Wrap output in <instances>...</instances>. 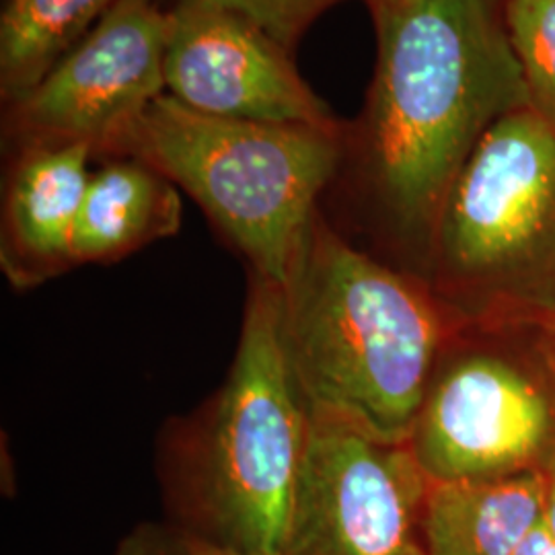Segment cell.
Here are the masks:
<instances>
[{"instance_id": "11", "label": "cell", "mask_w": 555, "mask_h": 555, "mask_svg": "<svg viewBox=\"0 0 555 555\" xmlns=\"http://www.w3.org/2000/svg\"><path fill=\"white\" fill-rule=\"evenodd\" d=\"M545 516V472L433 483L420 547L426 555H515Z\"/></svg>"}, {"instance_id": "9", "label": "cell", "mask_w": 555, "mask_h": 555, "mask_svg": "<svg viewBox=\"0 0 555 555\" xmlns=\"http://www.w3.org/2000/svg\"><path fill=\"white\" fill-rule=\"evenodd\" d=\"M165 87L185 107L217 118L344 124L302 79L286 46L254 21L204 0L171 7Z\"/></svg>"}, {"instance_id": "14", "label": "cell", "mask_w": 555, "mask_h": 555, "mask_svg": "<svg viewBox=\"0 0 555 555\" xmlns=\"http://www.w3.org/2000/svg\"><path fill=\"white\" fill-rule=\"evenodd\" d=\"M527 107L555 132V0H502Z\"/></svg>"}, {"instance_id": "1", "label": "cell", "mask_w": 555, "mask_h": 555, "mask_svg": "<svg viewBox=\"0 0 555 555\" xmlns=\"http://www.w3.org/2000/svg\"><path fill=\"white\" fill-rule=\"evenodd\" d=\"M377 43L341 169H357L387 235L428 263L459 173L498 119L527 107V91L502 0H422Z\"/></svg>"}, {"instance_id": "20", "label": "cell", "mask_w": 555, "mask_h": 555, "mask_svg": "<svg viewBox=\"0 0 555 555\" xmlns=\"http://www.w3.org/2000/svg\"><path fill=\"white\" fill-rule=\"evenodd\" d=\"M541 325V330H543V334L547 337V341H550V346L554 348L555 352V309L545 318L543 323H539Z\"/></svg>"}, {"instance_id": "5", "label": "cell", "mask_w": 555, "mask_h": 555, "mask_svg": "<svg viewBox=\"0 0 555 555\" xmlns=\"http://www.w3.org/2000/svg\"><path fill=\"white\" fill-rule=\"evenodd\" d=\"M465 318L543 323L555 309V132L529 107L498 119L459 173L428 261Z\"/></svg>"}, {"instance_id": "17", "label": "cell", "mask_w": 555, "mask_h": 555, "mask_svg": "<svg viewBox=\"0 0 555 555\" xmlns=\"http://www.w3.org/2000/svg\"><path fill=\"white\" fill-rule=\"evenodd\" d=\"M422 0H366L371 20L375 25V34H383L397 21L403 20L410 11H414Z\"/></svg>"}, {"instance_id": "16", "label": "cell", "mask_w": 555, "mask_h": 555, "mask_svg": "<svg viewBox=\"0 0 555 555\" xmlns=\"http://www.w3.org/2000/svg\"><path fill=\"white\" fill-rule=\"evenodd\" d=\"M116 555H249L222 547L171 520L140 522L119 541Z\"/></svg>"}, {"instance_id": "10", "label": "cell", "mask_w": 555, "mask_h": 555, "mask_svg": "<svg viewBox=\"0 0 555 555\" xmlns=\"http://www.w3.org/2000/svg\"><path fill=\"white\" fill-rule=\"evenodd\" d=\"M0 220V268L27 291L75 268V231L95 157L87 144L13 149Z\"/></svg>"}, {"instance_id": "12", "label": "cell", "mask_w": 555, "mask_h": 555, "mask_svg": "<svg viewBox=\"0 0 555 555\" xmlns=\"http://www.w3.org/2000/svg\"><path fill=\"white\" fill-rule=\"evenodd\" d=\"M179 188L132 157H105L91 171L75 231V268L116 263L181 227Z\"/></svg>"}, {"instance_id": "6", "label": "cell", "mask_w": 555, "mask_h": 555, "mask_svg": "<svg viewBox=\"0 0 555 555\" xmlns=\"http://www.w3.org/2000/svg\"><path fill=\"white\" fill-rule=\"evenodd\" d=\"M433 483L547 472L555 461V352L447 344L408 440Z\"/></svg>"}, {"instance_id": "15", "label": "cell", "mask_w": 555, "mask_h": 555, "mask_svg": "<svg viewBox=\"0 0 555 555\" xmlns=\"http://www.w3.org/2000/svg\"><path fill=\"white\" fill-rule=\"evenodd\" d=\"M254 21L266 34L295 50L300 38L332 7L346 0H204ZM366 2V0H362Z\"/></svg>"}, {"instance_id": "22", "label": "cell", "mask_w": 555, "mask_h": 555, "mask_svg": "<svg viewBox=\"0 0 555 555\" xmlns=\"http://www.w3.org/2000/svg\"><path fill=\"white\" fill-rule=\"evenodd\" d=\"M178 2H181V0H173V4H178Z\"/></svg>"}, {"instance_id": "8", "label": "cell", "mask_w": 555, "mask_h": 555, "mask_svg": "<svg viewBox=\"0 0 555 555\" xmlns=\"http://www.w3.org/2000/svg\"><path fill=\"white\" fill-rule=\"evenodd\" d=\"M430 486L408 442L311 417L282 555H410Z\"/></svg>"}, {"instance_id": "4", "label": "cell", "mask_w": 555, "mask_h": 555, "mask_svg": "<svg viewBox=\"0 0 555 555\" xmlns=\"http://www.w3.org/2000/svg\"><path fill=\"white\" fill-rule=\"evenodd\" d=\"M344 155L346 124L217 118L163 93L107 157L144 160L171 179L245 258L251 276L282 286Z\"/></svg>"}, {"instance_id": "7", "label": "cell", "mask_w": 555, "mask_h": 555, "mask_svg": "<svg viewBox=\"0 0 555 555\" xmlns=\"http://www.w3.org/2000/svg\"><path fill=\"white\" fill-rule=\"evenodd\" d=\"M171 9L118 0L21 100L4 105L2 137L25 144H87L107 157L124 132L167 93Z\"/></svg>"}, {"instance_id": "19", "label": "cell", "mask_w": 555, "mask_h": 555, "mask_svg": "<svg viewBox=\"0 0 555 555\" xmlns=\"http://www.w3.org/2000/svg\"><path fill=\"white\" fill-rule=\"evenodd\" d=\"M547 525L555 535V461L547 467Z\"/></svg>"}, {"instance_id": "3", "label": "cell", "mask_w": 555, "mask_h": 555, "mask_svg": "<svg viewBox=\"0 0 555 555\" xmlns=\"http://www.w3.org/2000/svg\"><path fill=\"white\" fill-rule=\"evenodd\" d=\"M309 437L284 350L282 288L251 276L229 377L176 440L167 520L243 554L282 555Z\"/></svg>"}, {"instance_id": "2", "label": "cell", "mask_w": 555, "mask_h": 555, "mask_svg": "<svg viewBox=\"0 0 555 555\" xmlns=\"http://www.w3.org/2000/svg\"><path fill=\"white\" fill-rule=\"evenodd\" d=\"M282 288V337L311 417L403 444L449 344L412 276L360 251L319 210Z\"/></svg>"}, {"instance_id": "21", "label": "cell", "mask_w": 555, "mask_h": 555, "mask_svg": "<svg viewBox=\"0 0 555 555\" xmlns=\"http://www.w3.org/2000/svg\"><path fill=\"white\" fill-rule=\"evenodd\" d=\"M410 555H426L424 552H422V547L420 545H416L412 552H410Z\"/></svg>"}, {"instance_id": "18", "label": "cell", "mask_w": 555, "mask_h": 555, "mask_svg": "<svg viewBox=\"0 0 555 555\" xmlns=\"http://www.w3.org/2000/svg\"><path fill=\"white\" fill-rule=\"evenodd\" d=\"M515 555H555V535L547 525V516L531 531V535L520 543Z\"/></svg>"}, {"instance_id": "13", "label": "cell", "mask_w": 555, "mask_h": 555, "mask_svg": "<svg viewBox=\"0 0 555 555\" xmlns=\"http://www.w3.org/2000/svg\"><path fill=\"white\" fill-rule=\"evenodd\" d=\"M118 0H4L0 13V100L27 95Z\"/></svg>"}]
</instances>
